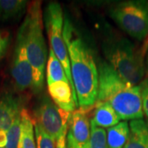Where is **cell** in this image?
Returning <instances> with one entry per match:
<instances>
[{
  "instance_id": "5",
  "label": "cell",
  "mask_w": 148,
  "mask_h": 148,
  "mask_svg": "<svg viewBox=\"0 0 148 148\" xmlns=\"http://www.w3.org/2000/svg\"><path fill=\"white\" fill-rule=\"evenodd\" d=\"M110 16L129 36L143 41L148 34V1L119 2L109 10Z\"/></svg>"
},
{
  "instance_id": "20",
  "label": "cell",
  "mask_w": 148,
  "mask_h": 148,
  "mask_svg": "<svg viewBox=\"0 0 148 148\" xmlns=\"http://www.w3.org/2000/svg\"><path fill=\"white\" fill-rule=\"evenodd\" d=\"M34 123L37 148H56V142L38 123Z\"/></svg>"
},
{
  "instance_id": "23",
  "label": "cell",
  "mask_w": 148,
  "mask_h": 148,
  "mask_svg": "<svg viewBox=\"0 0 148 148\" xmlns=\"http://www.w3.org/2000/svg\"><path fill=\"white\" fill-rule=\"evenodd\" d=\"M7 145V132L0 131V147L5 148Z\"/></svg>"
},
{
  "instance_id": "11",
  "label": "cell",
  "mask_w": 148,
  "mask_h": 148,
  "mask_svg": "<svg viewBox=\"0 0 148 148\" xmlns=\"http://www.w3.org/2000/svg\"><path fill=\"white\" fill-rule=\"evenodd\" d=\"M48 91L53 103L59 109L69 114L76 110V103L73 96V90L69 82H58L47 85Z\"/></svg>"
},
{
  "instance_id": "13",
  "label": "cell",
  "mask_w": 148,
  "mask_h": 148,
  "mask_svg": "<svg viewBox=\"0 0 148 148\" xmlns=\"http://www.w3.org/2000/svg\"><path fill=\"white\" fill-rule=\"evenodd\" d=\"M123 148H148V127L143 119L130 121L129 136Z\"/></svg>"
},
{
  "instance_id": "8",
  "label": "cell",
  "mask_w": 148,
  "mask_h": 148,
  "mask_svg": "<svg viewBox=\"0 0 148 148\" xmlns=\"http://www.w3.org/2000/svg\"><path fill=\"white\" fill-rule=\"evenodd\" d=\"M11 73L15 87L24 91L33 87V70L27 58L25 46V28L23 24L19 27L13 51Z\"/></svg>"
},
{
  "instance_id": "6",
  "label": "cell",
  "mask_w": 148,
  "mask_h": 148,
  "mask_svg": "<svg viewBox=\"0 0 148 148\" xmlns=\"http://www.w3.org/2000/svg\"><path fill=\"white\" fill-rule=\"evenodd\" d=\"M44 22L47 32L50 49L53 50L55 56L64 67L66 76L69 79L73 90L74 101L76 103L77 107H79L71 73L68 48L64 38V12L62 7L58 3L50 2L49 3H48L44 12Z\"/></svg>"
},
{
  "instance_id": "14",
  "label": "cell",
  "mask_w": 148,
  "mask_h": 148,
  "mask_svg": "<svg viewBox=\"0 0 148 148\" xmlns=\"http://www.w3.org/2000/svg\"><path fill=\"white\" fill-rule=\"evenodd\" d=\"M21 137L18 148H37L34 123L27 109L24 108L21 110Z\"/></svg>"
},
{
  "instance_id": "21",
  "label": "cell",
  "mask_w": 148,
  "mask_h": 148,
  "mask_svg": "<svg viewBox=\"0 0 148 148\" xmlns=\"http://www.w3.org/2000/svg\"><path fill=\"white\" fill-rule=\"evenodd\" d=\"M139 86L142 94L143 113L148 119V77L140 82Z\"/></svg>"
},
{
  "instance_id": "27",
  "label": "cell",
  "mask_w": 148,
  "mask_h": 148,
  "mask_svg": "<svg viewBox=\"0 0 148 148\" xmlns=\"http://www.w3.org/2000/svg\"><path fill=\"white\" fill-rule=\"evenodd\" d=\"M146 123H147V127H148V119H146Z\"/></svg>"
},
{
  "instance_id": "2",
  "label": "cell",
  "mask_w": 148,
  "mask_h": 148,
  "mask_svg": "<svg viewBox=\"0 0 148 148\" xmlns=\"http://www.w3.org/2000/svg\"><path fill=\"white\" fill-rule=\"evenodd\" d=\"M98 96L96 103H108L123 121L141 119L144 116L139 85H132L114 71L106 60L100 59Z\"/></svg>"
},
{
  "instance_id": "12",
  "label": "cell",
  "mask_w": 148,
  "mask_h": 148,
  "mask_svg": "<svg viewBox=\"0 0 148 148\" xmlns=\"http://www.w3.org/2000/svg\"><path fill=\"white\" fill-rule=\"evenodd\" d=\"M94 109L90 122L95 126L109 128L120 123V118L108 103H95Z\"/></svg>"
},
{
  "instance_id": "25",
  "label": "cell",
  "mask_w": 148,
  "mask_h": 148,
  "mask_svg": "<svg viewBox=\"0 0 148 148\" xmlns=\"http://www.w3.org/2000/svg\"><path fill=\"white\" fill-rule=\"evenodd\" d=\"M141 50V53L143 54V56L144 57V55H145V53L147 52L148 50V34L147 37H146V39H145V41H144V44H143V46L142 48V49H140Z\"/></svg>"
},
{
  "instance_id": "16",
  "label": "cell",
  "mask_w": 148,
  "mask_h": 148,
  "mask_svg": "<svg viewBox=\"0 0 148 148\" xmlns=\"http://www.w3.org/2000/svg\"><path fill=\"white\" fill-rule=\"evenodd\" d=\"M106 135L108 148H123L129 136V123L127 121L120 122L107 128Z\"/></svg>"
},
{
  "instance_id": "3",
  "label": "cell",
  "mask_w": 148,
  "mask_h": 148,
  "mask_svg": "<svg viewBox=\"0 0 148 148\" xmlns=\"http://www.w3.org/2000/svg\"><path fill=\"white\" fill-rule=\"evenodd\" d=\"M22 24L25 28L27 58L33 70L32 90L35 93H40L44 89L49 53L43 33V15L40 1H35L30 5Z\"/></svg>"
},
{
  "instance_id": "28",
  "label": "cell",
  "mask_w": 148,
  "mask_h": 148,
  "mask_svg": "<svg viewBox=\"0 0 148 148\" xmlns=\"http://www.w3.org/2000/svg\"><path fill=\"white\" fill-rule=\"evenodd\" d=\"M0 148H2V147H0Z\"/></svg>"
},
{
  "instance_id": "22",
  "label": "cell",
  "mask_w": 148,
  "mask_h": 148,
  "mask_svg": "<svg viewBox=\"0 0 148 148\" xmlns=\"http://www.w3.org/2000/svg\"><path fill=\"white\" fill-rule=\"evenodd\" d=\"M10 42V36L8 32H0V59L5 54Z\"/></svg>"
},
{
  "instance_id": "7",
  "label": "cell",
  "mask_w": 148,
  "mask_h": 148,
  "mask_svg": "<svg viewBox=\"0 0 148 148\" xmlns=\"http://www.w3.org/2000/svg\"><path fill=\"white\" fill-rule=\"evenodd\" d=\"M70 115L59 109L48 95H44L37 104L32 119L56 142L67 135Z\"/></svg>"
},
{
  "instance_id": "1",
  "label": "cell",
  "mask_w": 148,
  "mask_h": 148,
  "mask_svg": "<svg viewBox=\"0 0 148 148\" xmlns=\"http://www.w3.org/2000/svg\"><path fill=\"white\" fill-rule=\"evenodd\" d=\"M64 38L80 109L90 110L98 96L99 73L94 56L69 17L64 16Z\"/></svg>"
},
{
  "instance_id": "18",
  "label": "cell",
  "mask_w": 148,
  "mask_h": 148,
  "mask_svg": "<svg viewBox=\"0 0 148 148\" xmlns=\"http://www.w3.org/2000/svg\"><path fill=\"white\" fill-rule=\"evenodd\" d=\"M90 148H108L106 131L90 122Z\"/></svg>"
},
{
  "instance_id": "19",
  "label": "cell",
  "mask_w": 148,
  "mask_h": 148,
  "mask_svg": "<svg viewBox=\"0 0 148 148\" xmlns=\"http://www.w3.org/2000/svg\"><path fill=\"white\" fill-rule=\"evenodd\" d=\"M21 123L20 114L7 131V145L5 148H18L21 137Z\"/></svg>"
},
{
  "instance_id": "15",
  "label": "cell",
  "mask_w": 148,
  "mask_h": 148,
  "mask_svg": "<svg viewBox=\"0 0 148 148\" xmlns=\"http://www.w3.org/2000/svg\"><path fill=\"white\" fill-rule=\"evenodd\" d=\"M28 2L25 0H0V20L12 21L22 16Z\"/></svg>"
},
{
  "instance_id": "10",
  "label": "cell",
  "mask_w": 148,
  "mask_h": 148,
  "mask_svg": "<svg viewBox=\"0 0 148 148\" xmlns=\"http://www.w3.org/2000/svg\"><path fill=\"white\" fill-rule=\"evenodd\" d=\"M23 101L12 91H4L0 95V131L7 132L23 110Z\"/></svg>"
},
{
  "instance_id": "26",
  "label": "cell",
  "mask_w": 148,
  "mask_h": 148,
  "mask_svg": "<svg viewBox=\"0 0 148 148\" xmlns=\"http://www.w3.org/2000/svg\"><path fill=\"white\" fill-rule=\"evenodd\" d=\"M147 69H148V50H147Z\"/></svg>"
},
{
  "instance_id": "24",
  "label": "cell",
  "mask_w": 148,
  "mask_h": 148,
  "mask_svg": "<svg viewBox=\"0 0 148 148\" xmlns=\"http://www.w3.org/2000/svg\"><path fill=\"white\" fill-rule=\"evenodd\" d=\"M56 148H67L66 146V135L62 136L56 141Z\"/></svg>"
},
{
  "instance_id": "17",
  "label": "cell",
  "mask_w": 148,
  "mask_h": 148,
  "mask_svg": "<svg viewBox=\"0 0 148 148\" xmlns=\"http://www.w3.org/2000/svg\"><path fill=\"white\" fill-rule=\"evenodd\" d=\"M46 82L47 85L58 82H69L63 65L55 56L53 51L50 48L49 50V56L46 65Z\"/></svg>"
},
{
  "instance_id": "4",
  "label": "cell",
  "mask_w": 148,
  "mask_h": 148,
  "mask_svg": "<svg viewBox=\"0 0 148 148\" xmlns=\"http://www.w3.org/2000/svg\"><path fill=\"white\" fill-rule=\"evenodd\" d=\"M106 61L122 78L132 85L140 84L145 74L144 57L128 39L111 36L102 44Z\"/></svg>"
},
{
  "instance_id": "9",
  "label": "cell",
  "mask_w": 148,
  "mask_h": 148,
  "mask_svg": "<svg viewBox=\"0 0 148 148\" xmlns=\"http://www.w3.org/2000/svg\"><path fill=\"white\" fill-rule=\"evenodd\" d=\"M89 110L78 109L71 114L66 135L67 148H90Z\"/></svg>"
}]
</instances>
